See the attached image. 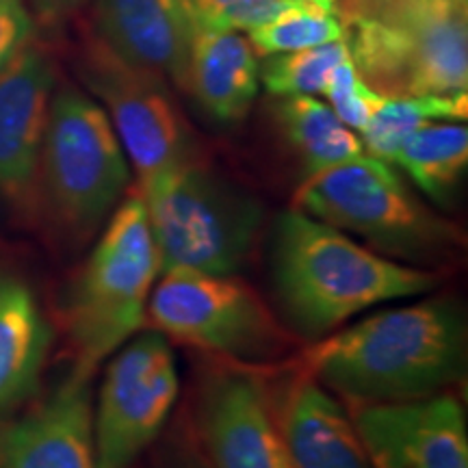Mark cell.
<instances>
[{
    "mask_svg": "<svg viewBox=\"0 0 468 468\" xmlns=\"http://www.w3.org/2000/svg\"><path fill=\"white\" fill-rule=\"evenodd\" d=\"M466 313L452 297L388 308L313 341L297 367L345 406L444 393L466 376Z\"/></svg>",
    "mask_w": 468,
    "mask_h": 468,
    "instance_id": "6da1fadb",
    "label": "cell"
},
{
    "mask_svg": "<svg viewBox=\"0 0 468 468\" xmlns=\"http://www.w3.org/2000/svg\"><path fill=\"white\" fill-rule=\"evenodd\" d=\"M269 269L280 319L308 343L379 303L427 295L441 282L434 269L386 259L295 207L273 224Z\"/></svg>",
    "mask_w": 468,
    "mask_h": 468,
    "instance_id": "7a4b0ae2",
    "label": "cell"
},
{
    "mask_svg": "<svg viewBox=\"0 0 468 468\" xmlns=\"http://www.w3.org/2000/svg\"><path fill=\"white\" fill-rule=\"evenodd\" d=\"M336 16L351 61L379 96L468 91V0H376Z\"/></svg>",
    "mask_w": 468,
    "mask_h": 468,
    "instance_id": "3957f363",
    "label": "cell"
},
{
    "mask_svg": "<svg viewBox=\"0 0 468 468\" xmlns=\"http://www.w3.org/2000/svg\"><path fill=\"white\" fill-rule=\"evenodd\" d=\"M159 276L148 210L137 185H131L69 286L63 324L76 367L96 373L148 327L150 292Z\"/></svg>",
    "mask_w": 468,
    "mask_h": 468,
    "instance_id": "277c9868",
    "label": "cell"
},
{
    "mask_svg": "<svg viewBox=\"0 0 468 468\" xmlns=\"http://www.w3.org/2000/svg\"><path fill=\"white\" fill-rule=\"evenodd\" d=\"M292 207L406 265H434L462 248L460 228L427 208L390 163L367 152L303 176Z\"/></svg>",
    "mask_w": 468,
    "mask_h": 468,
    "instance_id": "5b68a950",
    "label": "cell"
},
{
    "mask_svg": "<svg viewBox=\"0 0 468 468\" xmlns=\"http://www.w3.org/2000/svg\"><path fill=\"white\" fill-rule=\"evenodd\" d=\"M131 189V165L93 98L72 85L55 87L37 172V210L69 243L98 237Z\"/></svg>",
    "mask_w": 468,
    "mask_h": 468,
    "instance_id": "8992f818",
    "label": "cell"
},
{
    "mask_svg": "<svg viewBox=\"0 0 468 468\" xmlns=\"http://www.w3.org/2000/svg\"><path fill=\"white\" fill-rule=\"evenodd\" d=\"M137 189L148 210L161 273L189 269L239 276L254 259L265 228L261 202L197 156Z\"/></svg>",
    "mask_w": 468,
    "mask_h": 468,
    "instance_id": "52a82bcc",
    "label": "cell"
},
{
    "mask_svg": "<svg viewBox=\"0 0 468 468\" xmlns=\"http://www.w3.org/2000/svg\"><path fill=\"white\" fill-rule=\"evenodd\" d=\"M148 327L226 362L261 368L300 345L269 303L239 276L167 269L148 302Z\"/></svg>",
    "mask_w": 468,
    "mask_h": 468,
    "instance_id": "ba28073f",
    "label": "cell"
},
{
    "mask_svg": "<svg viewBox=\"0 0 468 468\" xmlns=\"http://www.w3.org/2000/svg\"><path fill=\"white\" fill-rule=\"evenodd\" d=\"M180 395L167 336L145 327L111 356L93 393L96 468H131L159 441Z\"/></svg>",
    "mask_w": 468,
    "mask_h": 468,
    "instance_id": "9c48e42d",
    "label": "cell"
},
{
    "mask_svg": "<svg viewBox=\"0 0 468 468\" xmlns=\"http://www.w3.org/2000/svg\"><path fill=\"white\" fill-rule=\"evenodd\" d=\"M79 74L101 101L139 186L196 159V145L167 80L115 57L91 35L80 55Z\"/></svg>",
    "mask_w": 468,
    "mask_h": 468,
    "instance_id": "30bf717a",
    "label": "cell"
},
{
    "mask_svg": "<svg viewBox=\"0 0 468 468\" xmlns=\"http://www.w3.org/2000/svg\"><path fill=\"white\" fill-rule=\"evenodd\" d=\"M193 431L215 468H292L269 384L251 367H210L196 386Z\"/></svg>",
    "mask_w": 468,
    "mask_h": 468,
    "instance_id": "8fae6325",
    "label": "cell"
},
{
    "mask_svg": "<svg viewBox=\"0 0 468 468\" xmlns=\"http://www.w3.org/2000/svg\"><path fill=\"white\" fill-rule=\"evenodd\" d=\"M347 410L373 468H468L464 408L449 390Z\"/></svg>",
    "mask_w": 468,
    "mask_h": 468,
    "instance_id": "7c38bea8",
    "label": "cell"
},
{
    "mask_svg": "<svg viewBox=\"0 0 468 468\" xmlns=\"http://www.w3.org/2000/svg\"><path fill=\"white\" fill-rule=\"evenodd\" d=\"M93 376L72 365L42 399L0 423V468H96Z\"/></svg>",
    "mask_w": 468,
    "mask_h": 468,
    "instance_id": "4fadbf2b",
    "label": "cell"
},
{
    "mask_svg": "<svg viewBox=\"0 0 468 468\" xmlns=\"http://www.w3.org/2000/svg\"><path fill=\"white\" fill-rule=\"evenodd\" d=\"M57 74L48 52L31 44L0 76V202L37 213V172Z\"/></svg>",
    "mask_w": 468,
    "mask_h": 468,
    "instance_id": "5bb4252c",
    "label": "cell"
},
{
    "mask_svg": "<svg viewBox=\"0 0 468 468\" xmlns=\"http://www.w3.org/2000/svg\"><path fill=\"white\" fill-rule=\"evenodd\" d=\"M91 35L122 61L185 91L193 35L186 0H96Z\"/></svg>",
    "mask_w": 468,
    "mask_h": 468,
    "instance_id": "9a60e30c",
    "label": "cell"
},
{
    "mask_svg": "<svg viewBox=\"0 0 468 468\" xmlns=\"http://www.w3.org/2000/svg\"><path fill=\"white\" fill-rule=\"evenodd\" d=\"M271 403L292 468H373L347 406L300 367Z\"/></svg>",
    "mask_w": 468,
    "mask_h": 468,
    "instance_id": "2e32d148",
    "label": "cell"
},
{
    "mask_svg": "<svg viewBox=\"0 0 468 468\" xmlns=\"http://www.w3.org/2000/svg\"><path fill=\"white\" fill-rule=\"evenodd\" d=\"M259 55L245 35L213 28L193 17L185 91L213 122L239 124L259 96Z\"/></svg>",
    "mask_w": 468,
    "mask_h": 468,
    "instance_id": "e0dca14e",
    "label": "cell"
},
{
    "mask_svg": "<svg viewBox=\"0 0 468 468\" xmlns=\"http://www.w3.org/2000/svg\"><path fill=\"white\" fill-rule=\"evenodd\" d=\"M52 330L25 280L0 271V423L35 399Z\"/></svg>",
    "mask_w": 468,
    "mask_h": 468,
    "instance_id": "ac0fdd59",
    "label": "cell"
},
{
    "mask_svg": "<svg viewBox=\"0 0 468 468\" xmlns=\"http://www.w3.org/2000/svg\"><path fill=\"white\" fill-rule=\"evenodd\" d=\"M276 122L286 145L302 163L303 176L365 154L360 134L345 126L317 96L278 98Z\"/></svg>",
    "mask_w": 468,
    "mask_h": 468,
    "instance_id": "d6986e66",
    "label": "cell"
},
{
    "mask_svg": "<svg viewBox=\"0 0 468 468\" xmlns=\"http://www.w3.org/2000/svg\"><path fill=\"white\" fill-rule=\"evenodd\" d=\"M393 165L427 197L442 204L460 185L468 165V128L460 122H431L410 134Z\"/></svg>",
    "mask_w": 468,
    "mask_h": 468,
    "instance_id": "ffe728a7",
    "label": "cell"
},
{
    "mask_svg": "<svg viewBox=\"0 0 468 468\" xmlns=\"http://www.w3.org/2000/svg\"><path fill=\"white\" fill-rule=\"evenodd\" d=\"M466 115L468 91L455 96L384 98L358 134L367 154L393 165L397 150L419 128L431 122H464Z\"/></svg>",
    "mask_w": 468,
    "mask_h": 468,
    "instance_id": "44dd1931",
    "label": "cell"
},
{
    "mask_svg": "<svg viewBox=\"0 0 468 468\" xmlns=\"http://www.w3.org/2000/svg\"><path fill=\"white\" fill-rule=\"evenodd\" d=\"M248 39L256 55L269 57L280 52H295L314 48L345 39V25L335 9L324 5L302 3L248 31Z\"/></svg>",
    "mask_w": 468,
    "mask_h": 468,
    "instance_id": "7402d4cb",
    "label": "cell"
},
{
    "mask_svg": "<svg viewBox=\"0 0 468 468\" xmlns=\"http://www.w3.org/2000/svg\"><path fill=\"white\" fill-rule=\"evenodd\" d=\"M345 57H349L345 39L306 50L269 55L267 61L259 68L261 83L276 98L319 96L325 90L332 69Z\"/></svg>",
    "mask_w": 468,
    "mask_h": 468,
    "instance_id": "603a6c76",
    "label": "cell"
},
{
    "mask_svg": "<svg viewBox=\"0 0 468 468\" xmlns=\"http://www.w3.org/2000/svg\"><path fill=\"white\" fill-rule=\"evenodd\" d=\"M324 96L327 98V104L335 111L338 120L351 131L360 133L376 113L379 104H382L384 96L373 91L362 76L356 69L351 55L345 57L338 66L332 69L330 79H327Z\"/></svg>",
    "mask_w": 468,
    "mask_h": 468,
    "instance_id": "cb8c5ba5",
    "label": "cell"
},
{
    "mask_svg": "<svg viewBox=\"0 0 468 468\" xmlns=\"http://www.w3.org/2000/svg\"><path fill=\"white\" fill-rule=\"evenodd\" d=\"M302 3L308 0H186L193 17L200 25L239 33L265 25L282 11Z\"/></svg>",
    "mask_w": 468,
    "mask_h": 468,
    "instance_id": "d4e9b609",
    "label": "cell"
},
{
    "mask_svg": "<svg viewBox=\"0 0 468 468\" xmlns=\"http://www.w3.org/2000/svg\"><path fill=\"white\" fill-rule=\"evenodd\" d=\"M35 42V22L25 0H0V76Z\"/></svg>",
    "mask_w": 468,
    "mask_h": 468,
    "instance_id": "484cf974",
    "label": "cell"
},
{
    "mask_svg": "<svg viewBox=\"0 0 468 468\" xmlns=\"http://www.w3.org/2000/svg\"><path fill=\"white\" fill-rule=\"evenodd\" d=\"M156 468H215L191 423L178 425L156 453Z\"/></svg>",
    "mask_w": 468,
    "mask_h": 468,
    "instance_id": "4316f807",
    "label": "cell"
},
{
    "mask_svg": "<svg viewBox=\"0 0 468 468\" xmlns=\"http://www.w3.org/2000/svg\"><path fill=\"white\" fill-rule=\"evenodd\" d=\"M90 0H31L35 14L39 20L57 25V22L68 20L76 11H80Z\"/></svg>",
    "mask_w": 468,
    "mask_h": 468,
    "instance_id": "83f0119b",
    "label": "cell"
},
{
    "mask_svg": "<svg viewBox=\"0 0 468 468\" xmlns=\"http://www.w3.org/2000/svg\"><path fill=\"white\" fill-rule=\"evenodd\" d=\"M371 3H376V0H338V3L335 5V14H343V11L365 7V5H371Z\"/></svg>",
    "mask_w": 468,
    "mask_h": 468,
    "instance_id": "f1b7e54d",
    "label": "cell"
},
{
    "mask_svg": "<svg viewBox=\"0 0 468 468\" xmlns=\"http://www.w3.org/2000/svg\"><path fill=\"white\" fill-rule=\"evenodd\" d=\"M308 3H317V5H324V7H327V9H335V5L338 3V0H308Z\"/></svg>",
    "mask_w": 468,
    "mask_h": 468,
    "instance_id": "f546056e",
    "label": "cell"
}]
</instances>
